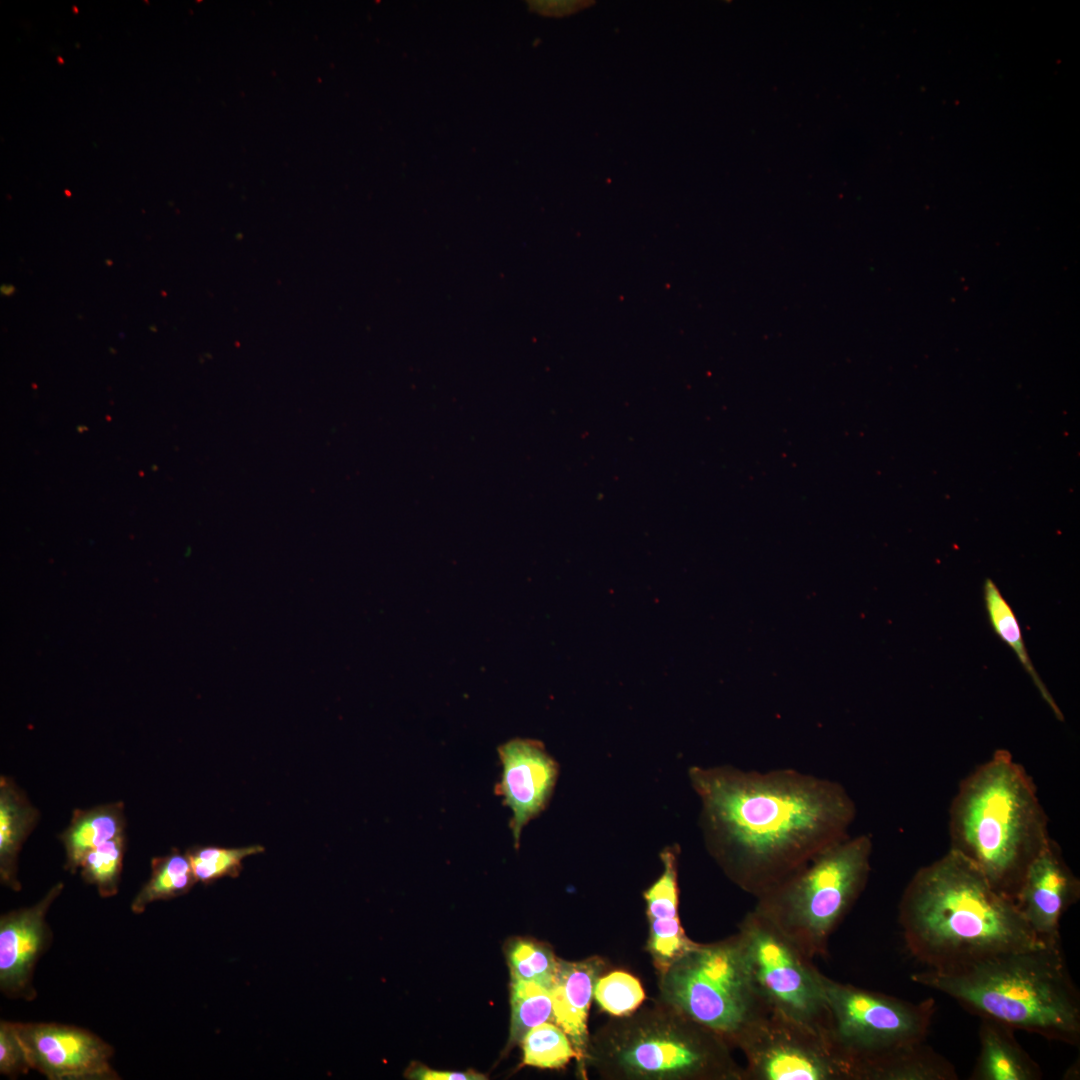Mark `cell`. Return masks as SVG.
I'll list each match as a JSON object with an SVG mask.
<instances>
[{"label":"cell","mask_w":1080,"mask_h":1080,"mask_svg":"<svg viewBox=\"0 0 1080 1080\" xmlns=\"http://www.w3.org/2000/svg\"><path fill=\"white\" fill-rule=\"evenodd\" d=\"M523 1063L542 1069L563 1068L578 1054L562 1028L544 1022L532 1028L521 1041Z\"/></svg>","instance_id":"obj_23"},{"label":"cell","mask_w":1080,"mask_h":1080,"mask_svg":"<svg viewBox=\"0 0 1080 1080\" xmlns=\"http://www.w3.org/2000/svg\"><path fill=\"white\" fill-rule=\"evenodd\" d=\"M31 1069L50 1080H115L112 1048L91 1032L64 1024L13 1022Z\"/></svg>","instance_id":"obj_11"},{"label":"cell","mask_w":1080,"mask_h":1080,"mask_svg":"<svg viewBox=\"0 0 1080 1080\" xmlns=\"http://www.w3.org/2000/svg\"><path fill=\"white\" fill-rule=\"evenodd\" d=\"M829 1011L826 1040L848 1080H922L929 1069L924 1044L936 1010L920 1002L835 981L822 974Z\"/></svg>","instance_id":"obj_5"},{"label":"cell","mask_w":1080,"mask_h":1080,"mask_svg":"<svg viewBox=\"0 0 1080 1080\" xmlns=\"http://www.w3.org/2000/svg\"><path fill=\"white\" fill-rule=\"evenodd\" d=\"M151 876L131 903L134 913H142L146 907L159 900H167L186 894L197 882L186 853L173 849L169 854L154 857Z\"/></svg>","instance_id":"obj_21"},{"label":"cell","mask_w":1080,"mask_h":1080,"mask_svg":"<svg viewBox=\"0 0 1080 1080\" xmlns=\"http://www.w3.org/2000/svg\"><path fill=\"white\" fill-rule=\"evenodd\" d=\"M677 854L676 846L661 852L663 872L644 892L650 925L648 950L660 973L696 944L685 935L679 919Z\"/></svg>","instance_id":"obj_15"},{"label":"cell","mask_w":1080,"mask_h":1080,"mask_svg":"<svg viewBox=\"0 0 1080 1080\" xmlns=\"http://www.w3.org/2000/svg\"><path fill=\"white\" fill-rule=\"evenodd\" d=\"M594 997L603 1011L621 1017L634 1012L643 1002L645 993L633 975L613 971L597 979Z\"/></svg>","instance_id":"obj_27"},{"label":"cell","mask_w":1080,"mask_h":1080,"mask_svg":"<svg viewBox=\"0 0 1080 1080\" xmlns=\"http://www.w3.org/2000/svg\"><path fill=\"white\" fill-rule=\"evenodd\" d=\"M502 774L495 787L511 809L510 828L516 847L523 828L547 806L553 794L559 766L542 742L514 738L498 747Z\"/></svg>","instance_id":"obj_12"},{"label":"cell","mask_w":1080,"mask_h":1080,"mask_svg":"<svg viewBox=\"0 0 1080 1080\" xmlns=\"http://www.w3.org/2000/svg\"><path fill=\"white\" fill-rule=\"evenodd\" d=\"M31 1069L26 1051L13 1022L0 1023V1072L6 1076L26 1074Z\"/></svg>","instance_id":"obj_28"},{"label":"cell","mask_w":1080,"mask_h":1080,"mask_svg":"<svg viewBox=\"0 0 1080 1080\" xmlns=\"http://www.w3.org/2000/svg\"><path fill=\"white\" fill-rule=\"evenodd\" d=\"M38 810L14 780L0 778V878L1 882L18 891L17 859L22 844L35 828Z\"/></svg>","instance_id":"obj_18"},{"label":"cell","mask_w":1080,"mask_h":1080,"mask_svg":"<svg viewBox=\"0 0 1080 1080\" xmlns=\"http://www.w3.org/2000/svg\"><path fill=\"white\" fill-rule=\"evenodd\" d=\"M688 776L709 853L755 898L850 836L856 817L842 784L796 769L692 766Z\"/></svg>","instance_id":"obj_1"},{"label":"cell","mask_w":1080,"mask_h":1080,"mask_svg":"<svg viewBox=\"0 0 1080 1080\" xmlns=\"http://www.w3.org/2000/svg\"><path fill=\"white\" fill-rule=\"evenodd\" d=\"M63 887L59 882L37 904L1 916L0 987L5 994L26 999L35 996L31 981L48 940L46 914Z\"/></svg>","instance_id":"obj_14"},{"label":"cell","mask_w":1080,"mask_h":1080,"mask_svg":"<svg viewBox=\"0 0 1080 1080\" xmlns=\"http://www.w3.org/2000/svg\"><path fill=\"white\" fill-rule=\"evenodd\" d=\"M605 1042L603 1054L618 1074L635 1079L744 1080L730 1045L668 1006L666 1015L628 1021Z\"/></svg>","instance_id":"obj_7"},{"label":"cell","mask_w":1080,"mask_h":1080,"mask_svg":"<svg viewBox=\"0 0 1080 1080\" xmlns=\"http://www.w3.org/2000/svg\"><path fill=\"white\" fill-rule=\"evenodd\" d=\"M898 920L909 953L937 971L1044 944L1015 902L950 850L912 876L899 902Z\"/></svg>","instance_id":"obj_2"},{"label":"cell","mask_w":1080,"mask_h":1080,"mask_svg":"<svg viewBox=\"0 0 1080 1080\" xmlns=\"http://www.w3.org/2000/svg\"><path fill=\"white\" fill-rule=\"evenodd\" d=\"M124 804L113 802L82 810L75 809L68 827L60 834L66 852L65 868L79 869L87 852L125 833Z\"/></svg>","instance_id":"obj_19"},{"label":"cell","mask_w":1080,"mask_h":1080,"mask_svg":"<svg viewBox=\"0 0 1080 1080\" xmlns=\"http://www.w3.org/2000/svg\"><path fill=\"white\" fill-rule=\"evenodd\" d=\"M735 1046L744 1054V1080H848L826 1038L778 1012L749 1024Z\"/></svg>","instance_id":"obj_10"},{"label":"cell","mask_w":1080,"mask_h":1080,"mask_svg":"<svg viewBox=\"0 0 1080 1080\" xmlns=\"http://www.w3.org/2000/svg\"><path fill=\"white\" fill-rule=\"evenodd\" d=\"M983 595L988 620L995 634L1013 650L1042 699L1050 707L1055 717L1063 721L1062 711L1033 666L1024 643L1020 624L1012 607L990 578H987L984 582Z\"/></svg>","instance_id":"obj_20"},{"label":"cell","mask_w":1080,"mask_h":1080,"mask_svg":"<svg viewBox=\"0 0 1080 1080\" xmlns=\"http://www.w3.org/2000/svg\"><path fill=\"white\" fill-rule=\"evenodd\" d=\"M601 969L598 958L580 962L559 960L550 989L555 1023L569 1037L579 1061L587 1057V1017Z\"/></svg>","instance_id":"obj_16"},{"label":"cell","mask_w":1080,"mask_h":1080,"mask_svg":"<svg viewBox=\"0 0 1080 1080\" xmlns=\"http://www.w3.org/2000/svg\"><path fill=\"white\" fill-rule=\"evenodd\" d=\"M912 980L980 1018L1067 1045L1080 1044V993L1061 944L1001 953L959 968H925Z\"/></svg>","instance_id":"obj_4"},{"label":"cell","mask_w":1080,"mask_h":1080,"mask_svg":"<svg viewBox=\"0 0 1080 1080\" xmlns=\"http://www.w3.org/2000/svg\"><path fill=\"white\" fill-rule=\"evenodd\" d=\"M1079 898L1080 880L1051 838L1029 865L1014 901L1016 907L1040 942L1058 945L1061 918Z\"/></svg>","instance_id":"obj_13"},{"label":"cell","mask_w":1080,"mask_h":1080,"mask_svg":"<svg viewBox=\"0 0 1080 1080\" xmlns=\"http://www.w3.org/2000/svg\"><path fill=\"white\" fill-rule=\"evenodd\" d=\"M948 826L949 850L1013 901L1029 865L1051 839L1032 778L1004 749L962 780Z\"/></svg>","instance_id":"obj_3"},{"label":"cell","mask_w":1080,"mask_h":1080,"mask_svg":"<svg viewBox=\"0 0 1080 1080\" xmlns=\"http://www.w3.org/2000/svg\"><path fill=\"white\" fill-rule=\"evenodd\" d=\"M66 194H67L68 196H70V195H71V193H70L69 191H67V190H66Z\"/></svg>","instance_id":"obj_31"},{"label":"cell","mask_w":1080,"mask_h":1080,"mask_svg":"<svg viewBox=\"0 0 1080 1080\" xmlns=\"http://www.w3.org/2000/svg\"><path fill=\"white\" fill-rule=\"evenodd\" d=\"M554 1021L550 989L532 981H511L510 1041L518 1043L534 1027Z\"/></svg>","instance_id":"obj_22"},{"label":"cell","mask_w":1080,"mask_h":1080,"mask_svg":"<svg viewBox=\"0 0 1080 1080\" xmlns=\"http://www.w3.org/2000/svg\"><path fill=\"white\" fill-rule=\"evenodd\" d=\"M125 853V833L93 848L81 860L82 878L95 885L102 897L117 894Z\"/></svg>","instance_id":"obj_25"},{"label":"cell","mask_w":1080,"mask_h":1080,"mask_svg":"<svg viewBox=\"0 0 1080 1080\" xmlns=\"http://www.w3.org/2000/svg\"><path fill=\"white\" fill-rule=\"evenodd\" d=\"M737 935L752 981L767 1008L826 1038L829 1011L822 973L812 960L754 910L743 918Z\"/></svg>","instance_id":"obj_9"},{"label":"cell","mask_w":1080,"mask_h":1080,"mask_svg":"<svg viewBox=\"0 0 1080 1080\" xmlns=\"http://www.w3.org/2000/svg\"><path fill=\"white\" fill-rule=\"evenodd\" d=\"M408 1078L422 1079V1080H480L486 1079L484 1075L475 1073L473 1071L457 1072V1071H438L432 1070L427 1067L412 1068L408 1073Z\"/></svg>","instance_id":"obj_30"},{"label":"cell","mask_w":1080,"mask_h":1080,"mask_svg":"<svg viewBox=\"0 0 1080 1080\" xmlns=\"http://www.w3.org/2000/svg\"><path fill=\"white\" fill-rule=\"evenodd\" d=\"M593 4L592 1L584 0H551V1H528L531 11L543 16L563 17L576 13Z\"/></svg>","instance_id":"obj_29"},{"label":"cell","mask_w":1080,"mask_h":1080,"mask_svg":"<svg viewBox=\"0 0 1080 1080\" xmlns=\"http://www.w3.org/2000/svg\"><path fill=\"white\" fill-rule=\"evenodd\" d=\"M264 852L261 845L245 847L194 846L185 853L197 882L209 884L224 877H238L243 860Z\"/></svg>","instance_id":"obj_24"},{"label":"cell","mask_w":1080,"mask_h":1080,"mask_svg":"<svg viewBox=\"0 0 1080 1080\" xmlns=\"http://www.w3.org/2000/svg\"><path fill=\"white\" fill-rule=\"evenodd\" d=\"M661 974L666 1004L729 1045L769 1011L752 981L737 934L717 943H696Z\"/></svg>","instance_id":"obj_8"},{"label":"cell","mask_w":1080,"mask_h":1080,"mask_svg":"<svg viewBox=\"0 0 1080 1080\" xmlns=\"http://www.w3.org/2000/svg\"><path fill=\"white\" fill-rule=\"evenodd\" d=\"M508 962L511 980L532 981L551 989L559 960L543 944L518 939L508 949Z\"/></svg>","instance_id":"obj_26"},{"label":"cell","mask_w":1080,"mask_h":1080,"mask_svg":"<svg viewBox=\"0 0 1080 1080\" xmlns=\"http://www.w3.org/2000/svg\"><path fill=\"white\" fill-rule=\"evenodd\" d=\"M873 843L848 836L756 897L753 908L806 957H824L830 936L864 890Z\"/></svg>","instance_id":"obj_6"},{"label":"cell","mask_w":1080,"mask_h":1080,"mask_svg":"<svg viewBox=\"0 0 1080 1080\" xmlns=\"http://www.w3.org/2000/svg\"><path fill=\"white\" fill-rule=\"evenodd\" d=\"M980 1050L971 1080H1040L1038 1063L1022 1048L1014 1030L998 1021L981 1018Z\"/></svg>","instance_id":"obj_17"}]
</instances>
